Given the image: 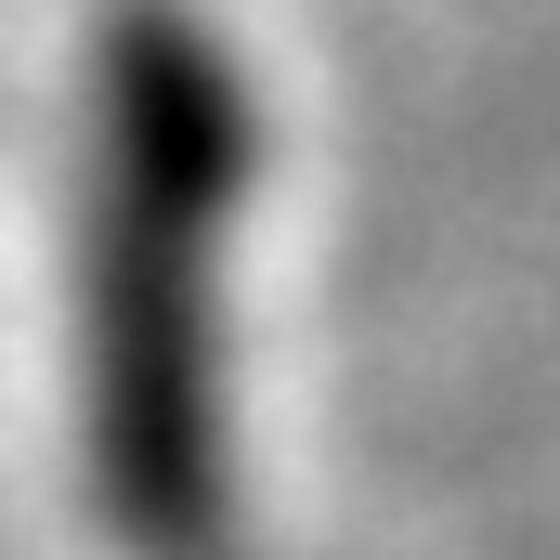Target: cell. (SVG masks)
Wrapping results in <instances>:
<instances>
[{
  "instance_id": "6da1fadb",
  "label": "cell",
  "mask_w": 560,
  "mask_h": 560,
  "mask_svg": "<svg viewBox=\"0 0 560 560\" xmlns=\"http://www.w3.org/2000/svg\"><path fill=\"white\" fill-rule=\"evenodd\" d=\"M248 183L235 79L196 26L143 13L105 66V196H92V469L143 548H196L222 509L209 405V248Z\"/></svg>"
}]
</instances>
